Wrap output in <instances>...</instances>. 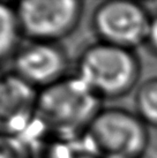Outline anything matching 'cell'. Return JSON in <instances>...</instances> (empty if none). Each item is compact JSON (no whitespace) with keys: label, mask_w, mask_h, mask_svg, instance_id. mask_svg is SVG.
I'll use <instances>...</instances> for the list:
<instances>
[{"label":"cell","mask_w":157,"mask_h":158,"mask_svg":"<svg viewBox=\"0 0 157 158\" xmlns=\"http://www.w3.org/2000/svg\"><path fill=\"white\" fill-rule=\"evenodd\" d=\"M102 99L78 75L38 90L36 120L56 137L80 139L102 110Z\"/></svg>","instance_id":"cell-1"},{"label":"cell","mask_w":157,"mask_h":158,"mask_svg":"<svg viewBox=\"0 0 157 158\" xmlns=\"http://www.w3.org/2000/svg\"><path fill=\"white\" fill-rule=\"evenodd\" d=\"M73 158H100L97 157L96 155L91 154V152H89L87 150H76V152H75L74 157Z\"/></svg>","instance_id":"cell-12"},{"label":"cell","mask_w":157,"mask_h":158,"mask_svg":"<svg viewBox=\"0 0 157 158\" xmlns=\"http://www.w3.org/2000/svg\"><path fill=\"white\" fill-rule=\"evenodd\" d=\"M80 139L83 149L100 158H142L149 147V127L135 112L103 107Z\"/></svg>","instance_id":"cell-3"},{"label":"cell","mask_w":157,"mask_h":158,"mask_svg":"<svg viewBox=\"0 0 157 158\" xmlns=\"http://www.w3.org/2000/svg\"><path fill=\"white\" fill-rule=\"evenodd\" d=\"M151 15L132 0H108L95 7L91 27L98 42L134 50L144 45Z\"/></svg>","instance_id":"cell-4"},{"label":"cell","mask_w":157,"mask_h":158,"mask_svg":"<svg viewBox=\"0 0 157 158\" xmlns=\"http://www.w3.org/2000/svg\"><path fill=\"white\" fill-rule=\"evenodd\" d=\"M100 99H113L135 90L141 61L134 50L97 42L80 54L76 73Z\"/></svg>","instance_id":"cell-2"},{"label":"cell","mask_w":157,"mask_h":158,"mask_svg":"<svg viewBox=\"0 0 157 158\" xmlns=\"http://www.w3.org/2000/svg\"><path fill=\"white\" fill-rule=\"evenodd\" d=\"M38 89L14 72L0 76V134L23 136L36 121Z\"/></svg>","instance_id":"cell-7"},{"label":"cell","mask_w":157,"mask_h":158,"mask_svg":"<svg viewBox=\"0 0 157 158\" xmlns=\"http://www.w3.org/2000/svg\"><path fill=\"white\" fill-rule=\"evenodd\" d=\"M20 35L15 7L0 1V61L15 53Z\"/></svg>","instance_id":"cell-9"},{"label":"cell","mask_w":157,"mask_h":158,"mask_svg":"<svg viewBox=\"0 0 157 158\" xmlns=\"http://www.w3.org/2000/svg\"><path fill=\"white\" fill-rule=\"evenodd\" d=\"M0 158H34L32 145L23 136L0 134Z\"/></svg>","instance_id":"cell-10"},{"label":"cell","mask_w":157,"mask_h":158,"mask_svg":"<svg viewBox=\"0 0 157 158\" xmlns=\"http://www.w3.org/2000/svg\"><path fill=\"white\" fill-rule=\"evenodd\" d=\"M14 7L21 35L31 42L56 43L74 30L83 13L78 0H24Z\"/></svg>","instance_id":"cell-5"},{"label":"cell","mask_w":157,"mask_h":158,"mask_svg":"<svg viewBox=\"0 0 157 158\" xmlns=\"http://www.w3.org/2000/svg\"><path fill=\"white\" fill-rule=\"evenodd\" d=\"M1 75H2V74H1V73H0V76H1Z\"/></svg>","instance_id":"cell-13"},{"label":"cell","mask_w":157,"mask_h":158,"mask_svg":"<svg viewBox=\"0 0 157 158\" xmlns=\"http://www.w3.org/2000/svg\"><path fill=\"white\" fill-rule=\"evenodd\" d=\"M67 67V54L56 43L30 42L13 57L14 73L38 90L66 76Z\"/></svg>","instance_id":"cell-6"},{"label":"cell","mask_w":157,"mask_h":158,"mask_svg":"<svg viewBox=\"0 0 157 158\" xmlns=\"http://www.w3.org/2000/svg\"><path fill=\"white\" fill-rule=\"evenodd\" d=\"M135 112L149 128H157V76L138 85L134 94Z\"/></svg>","instance_id":"cell-8"},{"label":"cell","mask_w":157,"mask_h":158,"mask_svg":"<svg viewBox=\"0 0 157 158\" xmlns=\"http://www.w3.org/2000/svg\"><path fill=\"white\" fill-rule=\"evenodd\" d=\"M144 45L149 48V51L153 53L155 57H157V14L151 15Z\"/></svg>","instance_id":"cell-11"}]
</instances>
